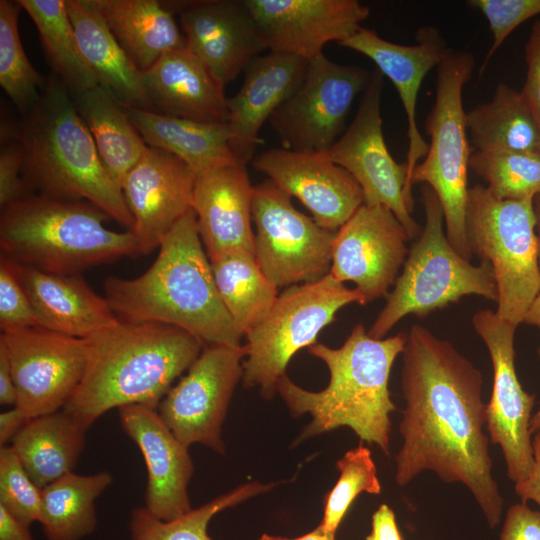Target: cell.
<instances>
[{
    "label": "cell",
    "mask_w": 540,
    "mask_h": 540,
    "mask_svg": "<svg viewBox=\"0 0 540 540\" xmlns=\"http://www.w3.org/2000/svg\"><path fill=\"white\" fill-rule=\"evenodd\" d=\"M405 400L395 481L405 486L431 470L464 484L490 528L501 519L503 498L492 475L481 372L447 340L414 324L402 351Z\"/></svg>",
    "instance_id": "6da1fadb"
},
{
    "label": "cell",
    "mask_w": 540,
    "mask_h": 540,
    "mask_svg": "<svg viewBox=\"0 0 540 540\" xmlns=\"http://www.w3.org/2000/svg\"><path fill=\"white\" fill-rule=\"evenodd\" d=\"M104 292L121 322L164 323L206 345H241L243 336L218 294L192 208L166 235L143 274L132 279L108 277Z\"/></svg>",
    "instance_id": "7a4b0ae2"
},
{
    "label": "cell",
    "mask_w": 540,
    "mask_h": 540,
    "mask_svg": "<svg viewBox=\"0 0 540 540\" xmlns=\"http://www.w3.org/2000/svg\"><path fill=\"white\" fill-rule=\"evenodd\" d=\"M84 340L85 371L62 410L86 430L114 408L157 409L204 348L189 332L158 322L120 321Z\"/></svg>",
    "instance_id": "3957f363"
},
{
    "label": "cell",
    "mask_w": 540,
    "mask_h": 540,
    "mask_svg": "<svg viewBox=\"0 0 540 540\" xmlns=\"http://www.w3.org/2000/svg\"><path fill=\"white\" fill-rule=\"evenodd\" d=\"M11 139L20 146L30 190L88 202L131 230L133 218L122 190L104 168L72 94L55 75L19 121L1 123V141Z\"/></svg>",
    "instance_id": "277c9868"
},
{
    "label": "cell",
    "mask_w": 540,
    "mask_h": 540,
    "mask_svg": "<svg viewBox=\"0 0 540 540\" xmlns=\"http://www.w3.org/2000/svg\"><path fill=\"white\" fill-rule=\"evenodd\" d=\"M406 339V333L373 338L359 322L339 348L321 343L308 347V353L321 359L329 370L327 387L318 392L308 391L286 374L276 386L293 416L308 413L312 417L299 439L347 426L361 440L376 444L389 456L390 413L397 408L391 400L388 381Z\"/></svg>",
    "instance_id": "5b68a950"
},
{
    "label": "cell",
    "mask_w": 540,
    "mask_h": 540,
    "mask_svg": "<svg viewBox=\"0 0 540 540\" xmlns=\"http://www.w3.org/2000/svg\"><path fill=\"white\" fill-rule=\"evenodd\" d=\"M111 219L85 201L29 195L1 210V254L39 270L80 274L89 267L139 254L132 232L106 227Z\"/></svg>",
    "instance_id": "8992f818"
},
{
    "label": "cell",
    "mask_w": 540,
    "mask_h": 540,
    "mask_svg": "<svg viewBox=\"0 0 540 540\" xmlns=\"http://www.w3.org/2000/svg\"><path fill=\"white\" fill-rule=\"evenodd\" d=\"M421 201L425 225L409 248L385 306L368 330L373 338L382 339L406 315L422 318L464 296L498 300L491 264L482 260L479 265H473L453 248L443 229L441 203L426 184L421 189Z\"/></svg>",
    "instance_id": "52a82bcc"
},
{
    "label": "cell",
    "mask_w": 540,
    "mask_h": 540,
    "mask_svg": "<svg viewBox=\"0 0 540 540\" xmlns=\"http://www.w3.org/2000/svg\"><path fill=\"white\" fill-rule=\"evenodd\" d=\"M465 226L472 255L492 266L498 290L496 314L517 328L540 292L533 199L499 200L486 186L476 184L468 191Z\"/></svg>",
    "instance_id": "ba28073f"
},
{
    "label": "cell",
    "mask_w": 540,
    "mask_h": 540,
    "mask_svg": "<svg viewBox=\"0 0 540 540\" xmlns=\"http://www.w3.org/2000/svg\"><path fill=\"white\" fill-rule=\"evenodd\" d=\"M474 67L471 53L452 49L438 64L435 103L425 124L430 145L410 180L411 186L423 183L434 190L443 209L446 237L467 260L472 257L465 226L471 154L462 94Z\"/></svg>",
    "instance_id": "9c48e42d"
},
{
    "label": "cell",
    "mask_w": 540,
    "mask_h": 540,
    "mask_svg": "<svg viewBox=\"0 0 540 540\" xmlns=\"http://www.w3.org/2000/svg\"><path fill=\"white\" fill-rule=\"evenodd\" d=\"M351 303L365 305L355 288H348L330 274L315 282L287 287L264 319L245 335L244 387H258L261 395L271 400L291 358L300 349L315 345L320 331Z\"/></svg>",
    "instance_id": "30bf717a"
},
{
    "label": "cell",
    "mask_w": 540,
    "mask_h": 540,
    "mask_svg": "<svg viewBox=\"0 0 540 540\" xmlns=\"http://www.w3.org/2000/svg\"><path fill=\"white\" fill-rule=\"evenodd\" d=\"M291 198L269 179L253 186L255 259L278 289L329 274L336 235L297 210Z\"/></svg>",
    "instance_id": "8fae6325"
},
{
    "label": "cell",
    "mask_w": 540,
    "mask_h": 540,
    "mask_svg": "<svg viewBox=\"0 0 540 540\" xmlns=\"http://www.w3.org/2000/svg\"><path fill=\"white\" fill-rule=\"evenodd\" d=\"M369 79L362 67L337 64L324 54L308 61L300 85L268 120L282 147L327 152Z\"/></svg>",
    "instance_id": "7c38bea8"
},
{
    "label": "cell",
    "mask_w": 540,
    "mask_h": 540,
    "mask_svg": "<svg viewBox=\"0 0 540 540\" xmlns=\"http://www.w3.org/2000/svg\"><path fill=\"white\" fill-rule=\"evenodd\" d=\"M246 352L245 345L207 344L159 403V416L186 447L199 443L224 454L222 424Z\"/></svg>",
    "instance_id": "4fadbf2b"
},
{
    "label": "cell",
    "mask_w": 540,
    "mask_h": 540,
    "mask_svg": "<svg viewBox=\"0 0 540 540\" xmlns=\"http://www.w3.org/2000/svg\"><path fill=\"white\" fill-rule=\"evenodd\" d=\"M382 89L383 74L376 68L353 121L326 155L357 181L365 205L389 208L412 240L419 235L420 226L412 218L404 197L407 164L394 160L384 139L380 111Z\"/></svg>",
    "instance_id": "5bb4252c"
},
{
    "label": "cell",
    "mask_w": 540,
    "mask_h": 540,
    "mask_svg": "<svg viewBox=\"0 0 540 540\" xmlns=\"http://www.w3.org/2000/svg\"><path fill=\"white\" fill-rule=\"evenodd\" d=\"M0 348L10 364L15 406L30 419L62 410L86 367L84 339L41 327L1 333Z\"/></svg>",
    "instance_id": "9a60e30c"
},
{
    "label": "cell",
    "mask_w": 540,
    "mask_h": 540,
    "mask_svg": "<svg viewBox=\"0 0 540 540\" xmlns=\"http://www.w3.org/2000/svg\"><path fill=\"white\" fill-rule=\"evenodd\" d=\"M472 324L485 343L493 366L492 393L486 404L490 441L500 446L509 479L521 482L534 464L530 421L535 395L522 388L515 371L516 327L492 310L476 312Z\"/></svg>",
    "instance_id": "2e32d148"
},
{
    "label": "cell",
    "mask_w": 540,
    "mask_h": 540,
    "mask_svg": "<svg viewBox=\"0 0 540 540\" xmlns=\"http://www.w3.org/2000/svg\"><path fill=\"white\" fill-rule=\"evenodd\" d=\"M409 240L389 208L363 204L336 231L329 274L353 282L365 304L387 297L406 261Z\"/></svg>",
    "instance_id": "e0dca14e"
},
{
    "label": "cell",
    "mask_w": 540,
    "mask_h": 540,
    "mask_svg": "<svg viewBox=\"0 0 540 540\" xmlns=\"http://www.w3.org/2000/svg\"><path fill=\"white\" fill-rule=\"evenodd\" d=\"M262 43L271 52L306 61L324 46L354 35L370 13L357 0H245Z\"/></svg>",
    "instance_id": "ac0fdd59"
},
{
    "label": "cell",
    "mask_w": 540,
    "mask_h": 540,
    "mask_svg": "<svg viewBox=\"0 0 540 540\" xmlns=\"http://www.w3.org/2000/svg\"><path fill=\"white\" fill-rule=\"evenodd\" d=\"M250 163L282 191L297 198L327 230L337 231L364 204L357 181L326 152L272 148L254 156Z\"/></svg>",
    "instance_id": "d6986e66"
},
{
    "label": "cell",
    "mask_w": 540,
    "mask_h": 540,
    "mask_svg": "<svg viewBox=\"0 0 540 540\" xmlns=\"http://www.w3.org/2000/svg\"><path fill=\"white\" fill-rule=\"evenodd\" d=\"M163 4L178 15L186 48L223 86L266 49L245 0H181Z\"/></svg>",
    "instance_id": "ffe728a7"
},
{
    "label": "cell",
    "mask_w": 540,
    "mask_h": 540,
    "mask_svg": "<svg viewBox=\"0 0 540 540\" xmlns=\"http://www.w3.org/2000/svg\"><path fill=\"white\" fill-rule=\"evenodd\" d=\"M197 174L175 155L147 147L122 184V193L133 218L131 232L139 254H149L179 219L192 208Z\"/></svg>",
    "instance_id": "44dd1931"
},
{
    "label": "cell",
    "mask_w": 540,
    "mask_h": 540,
    "mask_svg": "<svg viewBox=\"0 0 540 540\" xmlns=\"http://www.w3.org/2000/svg\"><path fill=\"white\" fill-rule=\"evenodd\" d=\"M117 410L123 431L137 445L146 465V510L164 521L191 511L188 484L194 467L189 448L176 438L157 409L128 405Z\"/></svg>",
    "instance_id": "7402d4cb"
},
{
    "label": "cell",
    "mask_w": 540,
    "mask_h": 540,
    "mask_svg": "<svg viewBox=\"0 0 540 540\" xmlns=\"http://www.w3.org/2000/svg\"><path fill=\"white\" fill-rule=\"evenodd\" d=\"M416 44L402 45L381 38L376 32L360 27L339 45L371 59L377 69L387 76L400 96L407 117V183L404 197L410 213L414 208L410 180L420 158L428 152V144L416 122L417 96L423 79L444 57L447 47L439 30L426 26L417 31Z\"/></svg>",
    "instance_id": "603a6c76"
},
{
    "label": "cell",
    "mask_w": 540,
    "mask_h": 540,
    "mask_svg": "<svg viewBox=\"0 0 540 540\" xmlns=\"http://www.w3.org/2000/svg\"><path fill=\"white\" fill-rule=\"evenodd\" d=\"M252 190L244 164L197 174L192 209L209 260L236 252L255 256Z\"/></svg>",
    "instance_id": "cb8c5ba5"
},
{
    "label": "cell",
    "mask_w": 540,
    "mask_h": 540,
    "mask_svg": "<svg viewBox=\"0 0 540 540\" xmlns=\"http://www.w3.org/2000/svg\"><path fill=\"white\" fill-rule=\"evenodd\" d=\"M307 64L304 59L269 51L245 68L240 89L227 98L229 144L240 163L251 162L261 143L262 126L300 85Z\"/></svg>",
    "instance_id": "d4e9b609"
},
{
    "label": "cell",
    "mask_w": 540,
    "mask_h": 540,
    "mask_svg": "<svg viewBox=\"0 0 540 540\" xmlns=\"http://www.w3.org/2000/svg\"><path fill=\"white\" fill-rule=\"evenodd\" d=\"M41 328L86 339L120 320L80 274H57L14 261Z\"/></svg>",
    "instance_id": "484cf974"
},
{
    "label": "cell",
    "mask_w": 540,
    "mask_h": 540,
    "mask_svg": "<svg viewBox=\"0 0 540 540\" xmlns=\"http://www.w3.org/2000/svg\"><path fill=\"white\" fill-rule=\"evenodd\" d=\"M151 111L207 123H226L224 86L187 48L171 51L142 72Z\"/></svg>",
    "instance_id": "4316f807"
},
{
    "label": "cell",
    "mask_w": 540,
    "mask_h": 540,
    "mask_svg": "<svg viewBox=\"0 0 540 540\" xmlns=\"http://www.w3.org/2000/svg\"><path fill=\"white\" fill-rule=\"evenodd\" d=\"M126 54L145 72L162 56L186 48L175 14L156 0H87Z\"/></svg>",
    "instance_id": "83f0119b"
},
{
    "label": "cell",
    "mask_w": 540,
    "mask_h": 540,
    "mask_svg": "<svg viewBox=\"0 0 540 540\" xmlns=\"http://www.w3.org/2000/svg\"><path fill=\"white\" fill-rule=\"evenodd\" d=\"M81 53L98 85L126 106L151 110L142 72L87 0H65Z\"/></svg>",
    "instance_id": "f1b7e54d"
},
{
    "label": "cell",
    "mask_w": 540,
    "mask_h": 540,
    "mask_svg": "<svg viewBox=\"0 0 540 540\" xmlns=\"http://www.w3.org/2000/svg\"><path fill=\"white\" fill-rule=\"evenodd\" d=\"M124 107L147 146L175 155L196 174L242 164L231 150L226 123L200 122Z\"/></svg>",
    "instance_id": "f546056e"
},
{
    "label": "cell",
    "mask_w": 540,
    "mask_h": 540,
    "mask_svg": "<svg viewBox=\"0 0 540 540\" xmlns=\"http://www.w3.org/2000/svg\"><path fill=\"white\" fill-rule=\"evenodd\" d=\"M86 431L60 410L30 419L10 445L30 478L44 488L73 472L84 450Z\"/></svg>",
    "instance_id": "4dcf8cb0"
},
{
    "label": "cell",
    "mask_w": 540,
    "mask_h": 540,
    "mask_svg": "<svg viewBox=\"0 0 540 540\" xmlns=\"http://www.w3.org/2000/svg\"><path fill=\"white\" fill-rule=\"evenodd\" d=\"M73 99L104 168L121 189L127 174L144 155L147 144L131 122L124 104L100 85Z\"/></svg>",
    "instance_id": "1f68e13d"
},
{
    "label": "cell",
    "mask_w": 540,
    "mask_h": 540,
    "mask_svg": "<svg viewBox=\"0 0 540 540\" xmlns=\"http://www.w3.org/2000/svg\"><path fill=\"white\" fill-rule=\"evenodd\" d=\"M466 126L479 151L538 152L540 126L521 91L504 83L488 103L466 113Z\"/></svg>",
    "instance_id": "d6a6232c"
},
{
    "label": "cell",
    "mask_w": 540,
    "mask_h": 540,
    "mask_svg": "<svg viewBox=\"0 0 540 540\" xmlns=\"http://www.w3.org/2000/svg\"><path fill=\"white\" fill-rule=\"evenodd\" d=\"M108 471L68 473L42 488L40 524L47 540H80L96 527L95 501L112 484Z\"/></svg>",
    "instance_id": "836d02e7"
},
{
    "label": "cell",
    "mask_w": 540,
    "mask_h": 540,
    "mask_svg": "<svg viewBox=\"0 0 540 540\" xmlns=\"http://www.w3.org/2000/svg\"><path fill=\"white\" fill-rule=\"evenodd\" d=\"M218 294L236 328L245 336L268 314L279 293L255 256L229 253L210 260Z\"/></svg>",
    "instance_id": "e575fe53"
},
{
    "label": "cell",
    "mask_w": 540,
    "mask_h": 540,
    "mask_svg": "<svg viewBox=\"0 0 540 540\" xmlns=\"http://www.w3.org/2000/svg\"><path fill=\"white\" fill-rule=\"evenodd\" d=\"M34 22L54 75L74 96L98 85L86 63L63 0H18Z\"/></svg>",
    "instance_id": "d590c367"
},
{
    "label": "cell",
    "mask_w": 540,
    "mask_h": 540,
    "mask_svg": "<svg viewBox=\"0 0 540 540\" xmlns=\"http://www.w3.org/2000/svg\"><path fill=\"white\" fill-rule=\"evenodd\" d=\"M273 485H264L257 481L243 484L170 521L156 518L145 507L134 508L129 520L131 539L214 540L207 529L216 514L268 491Z\"/></svg>",
    "instance_id": "8d00e7d4"
},
{
    "label": "cell",
    "mask_w": 540,
    "mask_h": 540,
    "mask_svg": "<svg viewBox=\"0 0 540 540\" xmlns=\"http://www.w3.org/2000/svg\"><path fill=\"white\" fill-rule=\"evenodd\" d=\"M17 1H0V85L23 114L40 98L46 80L32 66L19 31Z\"/></svg>",
    "instance_id": "74e56055"
},
{
    "label": "cell",
    "mask_w": 540,
    "mask_h": 540,
    "mask_svg": "<svg viewBox=\"0 0 540 540\" xmlns=\"http://www.w3.org/2000/svg\"><path fill=\"white\" fill-rule=\"evenodd\" d=\"M469 168L484 179L499 200L533 199L540 192V154L506 150H477Z\"/></svg>",
    "instance_id": "f35d334b"
},
{
    "label": "cell",
    "mask_w": 540,
    "mask_h": 540,
    "mask_svg": "<svg viewBox=\"0 0 540 540\" xmlns=\"http://www.w3.org/2000/svg\"><path fill=\"white\" fill-rule=\"evenodd\" d=\"M336 466L340 476L324 497L323 518L319 524L324 531L333 535L351 503L361 492L374 495L381 492L376 466L367 447L360 445L347 451Z\"/></svg>",
    "instance_id": "ab89813d"
},
{
    "label": "cell",
    "mask_w": 540,
    "mask_h": 540,
    "mask_svg": "<svg viewBox=\"0 0 540 540\" xmlns=\"http://www.w3.org/2000/svg\"><path fill=\"white\" fill-rule=\"evenodd\" d=\"M0 506L27 525L41 521L42 488L30 478L11 445L0 447Z\"/></svg>",
    "instance_id": "60d3db41"
},
{
    "label": "cell",
    "mask_w": 540,
    "mask_h": 540,
    "mask_svg": "<svg viewBox=\"0 0 540 540\" xmlns=\"http://www.w3.org/2000/svg\"><path fill=\"white\" fill-rule=\"evenodd\" d=\"M40 327L15 270L14 261L0 256V328L2 333Z\"/></svg>",
    "instance_id": "b9f144b4"
},
{
    "label": "cell",
    "mask_w": 540,
    "mask_h": 540,
    "mask_svg": "<svg viewBox=\"0 0 540 540\" xmlns=\"http://www.w3.org/2000/svg\"><path fill=\"white\" fill-rule=\"evenodd\" d=\"M468 4L486 17L493 36L481 71L513 30L540 14V0H472Z\"/></svg>",
    "instance_id": "7bdbcfd3"
},
{
    "label": "cell",
    "mask_w": 540,
    "mask_h": 540,
    "mask_svg": "<svg viewBox=\"0 0 540 540\" xmlns=\"http://www.w3.org/2000/svg\"><path fill=\"white\" fill-rule=\"evenodd\" d=\"M29 195H31V193L23 175V158L19 144L13 139L1 141V209Z\"/></svg>",
    "instance_id": "ee69618b"
},
{
    "label": "cell",
    "mask_w": 540,
    "mask_h": 540,
    "mask_svg": "<svg viewBox=\"0 0 540 540\" xmlns=\"http://www.w3.org/2000/svg\"><path fill=\"white\" fill-rule=\"evenodd\" d=\"M527 73L521 93L540 126V20L531 29L525 45Z\"/></svg>",
    "instance_id": "f6af8a7d"
},
{
    "label": "cell",
    "mask_w": 540,
    "mask_h": 540,
    "mask_svg": "<svg viewBox=\"0 0 540 540\" xmlns=\"http://www.w3.org/2000/svg\"><path fill=\"white\" fill-rule=\"evenodd\" d=\"M500 540H540V512L522 502L509 507Z\"/></svg>",
    "instance_id": "bcb514c9"
},
{
    "label": "cell",
    "mask_w": 540,
    "mask_h": 540,
    "mask_svg": "<svg viewBox=\"0 0 540 540\" xmlns=\"http://www.w3.org/2000/svg\"><path fill=\"white\" fill-rule=\"evenodd\" d=\"M366 540H402L393 510L381 504L372 515L371 532Z\"/></svg>",
    "instance_id": "7dc6e473"
},
{
    "label": "cell",
    "mask_w": 540,
    "mask_h": 540,
    "mask_svg": "<svg viewBox=\"0 0 540 540\" xmlns=\"http://www.w3.org/2000/svg\"><path fill=\"white\" fill-rule=\"evenodd\" d=\"M534 464L529 476L515 483V492L522 503L535 501L540 506V436L534 435L532 439Z\"/></svg>",
    "instance_id": "c3c4849f"
},
{
    "label": "cell",
    "mask_w": 540,
    "mask_h": 540,
    "mask_svg": "<svg viewBox=\"0 0 540 540\" xmlns=\"http://www.w3.org/2000/svg\"><path fill=\"white\" fill-rule=\"evenodd\" d=\"M30 420L19 408L13 406L0 413V445L11 443L18 432Z\"/></svg>",
    "instance_id": "681fc988"
},
{
    "label": "cell",
    "mask_w": 540,
    "mask_h": 540,
    "mask_svg": "<svg viewBox=\"0 0 540 540\" xmlns=\"http://www.w3.org/2000/svg\"><path fill=\"white\" fill-rule=\"evenodd\" d=\"M29 526L0 506V540H33Z\"/></svg>",
    "instance_id": "f907efd6"
},
{
    "label": "cell",
    "mask_w": 540,
    "mask_h": 540,
    "mask_svg": "<svg viewBox=\"0 0 540 540\" xmlns=\"http://www.w3.org/2000/svg\"><path fill=\"white\" fill-rule=\"evenodd\" d=\"M16 388L6 353L0 348V404L15 406Z\"/></svg>",
    "instance_id": "816d5d0a"
},
{
    "label": "cell",
    "mask_w": 540,
    "mask_h": 540,
    "mask_svg": "<svg viewBox=\"0 0 540 540\" xmlns=\"http://www.w3.org/2000/svg\"><path fill=\"white\" fill-rule=\"evenodd\" d=\"M258 540H335V535L327 533L318 525L314 530L296 538H285L281 536H273L263 534Z\"/></svg>",
    "instance_id": "f5cc1de1"
},
{
    "label": "cell",
    "mask_w": 540,
    "mask_h": 540,
    "mask_svg": "<svg viewBox=\"0 0 540 540\" xmlns=\"http://www.w3.org/2000/svg\"><path fill=\"white\" fill-rule=\"evenodd\" d=\"M523 322L528 325L536 326L540 331V292L525 314ZM538 355L540 356V346L538 348Z\"/></svg>",
    "instance_id": "db71d44e"
},
{
    "label": "cell",
    "mask_w": 540,
    "mask_h": 540,
    "mask_svg": "<svg viewBox=\"0 0 540 540\" xmlns=\"http://www.w3.org/2000/svg\"><path fill=\"white\" fill-rule=\"evenodd\" d=\"M533 209L536 218V230L539 240V268H540V192L533 198Z\"/></svg>",
    "instance_id": "11a10c76"
},
{
    "label": "cell",
    "mask_w": 540,
    "mask_h": 540,
    "mask_svg": "<svg viewBox=\"0 0 540 540\" xmlns=\"http://www.w3.org/2000/svg\"><path fill=\"white\" fill-rule=\"evenodd\" d=\"M530 433L531 435H539L540 436V407L537 410V412L532 415L531 421H530Z\"/></svg>",
    "instance_id": "9f6ffc18"
},
{
    "label": "cell",
    "mask_w": 540,
    "mask_h": 540,
    "mask_svg": "<svg viewBox=\"0 0 540 540\" xmlns=\"http://www.w3.org/2000/svg\"><path fill=\"white\" fill-rule=\"evenodd\" d=\"M538 153L540 154V131H539Z\"/></svg>",
    "instance_id": "6f0895ef"
}]
</instances>
